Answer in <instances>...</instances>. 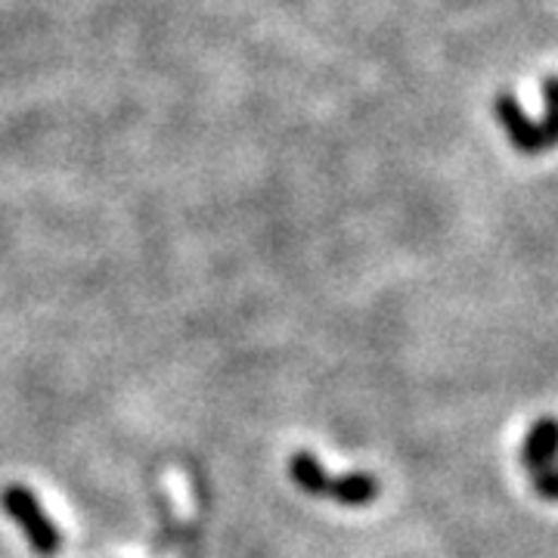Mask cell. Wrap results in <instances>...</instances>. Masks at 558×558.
<instances>
[{"mask_svg":"<svg viewBox=\"0 0 558 558\" xmlns=\"http://www.w3.org/2000/svg\"><path fill=\"white\" fill-rule=\"evenodd\" d=\"M0 509L10 515V521L22 531L25 543H28L40 558H53L60 553V524L44 512L40 499L35 497L25 484H20V481L7 484V487L0 490Z\"/></svg>","mask_w":558,"mask_h":558,"instance_id":"obj_1","label":"cell"},{"mask_svg":"<svg viewBox=\"0 0 558 558\" xmlns=\"http://www.w3.org/2000/svg\"><path fill=\"white\" fill-rule=\"evenodd\" d=\"M494 112H497V119L502 121L506 134H509L512 146H515L519 153L534 156V153H543V149H546V140H543V131H539V121L527 119L524 109H521V102L515 100L512 94H499L497 100H494Z\"/></svg>","mask_w":558,"mask_h":558,"instance_id":"obj_2","label":"cell"},{"mask_svg":"<svg viewBox=\"0 0 558 558\" xmlns=\"http://www.w3.org/2000/svg\"><path fill=\"white\" fill-rule=\"evenodd\" d=\"M521 465L537 475L546 465L558 462V418L556 416H539L521 444Z\"/></svg>","mask_w":558,"mask_h":558,"instance_id":"obj_3","label":"cell"},{"mask_svg":"<svg viewBox=\"0 0 558 558\" xmlns=\"http://www.w3.org/2000/svg\"><path fill=\"white\" fill-rule=\"evenodd\" d=\"M326 497H332L348 509H357V506H366V502L379 497V478L369 475V472H348V475L329 481Z\"/></svg>","mask_w":558,"mask_h":558,"instance_id":"obj_4","label":"cell"},{"mask_svg":"<svg viewBox=\"0 0 558 558\" xmlns=\"http://www.w3.org/2000/svg\"><path fill=\"white\" fill-rule=\"evenodd\" d=\"M289 478L299 484V490H304L307 497H326L329 494V472L323 469V462H319L311 450H299V453H292L289 459Z\"/></svg>","mask_w":558,"mask_h":558,"instance_id":"obj_5","label":"cell"},{"mask_svg":"<svg viewBox=\"0 0 558 558\" xmlns=\"http://www.w3.org/2000/svg\"><path fill=\"white\" fill-rule=\"evenodd\" d=\"M543 102L546 116L539 121V131L546 140V149L558 146V78H543Z\"/></svg>","mask_w":558,"mask_h":558,"instance_id":"obj_6","label":"cell"},{"mask_svg":"<svg viewBox=\"0 0 558 558\" xmlns=\"http://www.w3.org/2000/svg\"><path fill=\"white\" fill-rule=\"evenodd\" d=\"M531 478H534V490H537V497L549 499V502H558V462L546 465L543 472L531 475Z\"/></svg>","mask_w":558,"mask_h":558,"instance_id":"obj_7","label":"cell"}]
</instances>
